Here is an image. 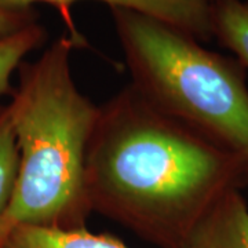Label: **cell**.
Returning <instances> with one entry per match:
<instances>
[{
	"mask_svg": "<svg viewBox=\"0 0 248 248\" xmlns=\"http://www.w3.org/2000/svg\"><path fill=\"white\" fill-rule=\"evenodd\" d=\"M248 163L164 115L131 84L105 105L90 142L86 193L91 211L161 248H182Z\"/></svg>",
	"mask_w": 248,
	"mask_h": 248,
	"instance_id": "cell-1",
	"label": "cell"
},
{
	"mask_svg": "<svg viewBox=\"0 0 248 248\" xmlns=\"http://www.w3.org/2000/svg\"><path fill=\"white\" fill-rule=\"evenodd\" d=\"M76 36H60L37 61L21 65L9 107L18 174L1 218L16 225L81 228L91 213L86 160L99 107L78 87L72 72Z\"/></svg>",
	"mask_w": 248,
	"mask_h": 248,
	"instance_id": "cell-2",
	"label": "cell"
},
{
	"mask_svg": "<svg viewBox=\"0 0 248 248\" xmlns=\"http://www.w3.org/2000/svg\"><path fill=\"white\" fill-rule=\"evenodd\" d=\"M110 13L135 91L248 163V87L239 65L157 18Z\"/></svg>",
	"mask_w": 248,
	"mask_h": 248,
	"instance_id": "cell-3",
	"label": "cell"
},
{
	"mask_svg": "<svg viewBox=\"0 0 248 248\" xmlns=\"http://www.w3.org/2000/svg\"><path fill=\"white\" fill-rule=\"evenodd\" d=\"M78 1L84 0H0V9L10 11H31L32 4H51L62 13ZM101 1L110 9H128L157 18L160 21L192 35L197 40L213 36L211 0H90Z\"/></svg>",
	"mask_w": 248,
	"mask_h": 248,
	"instance_id": "cell-4",
	"label": "cell"
},
{
	"mask_svg": "<svg viewBox=\"0 0 248 248\" xmlns=\"http://www.w3.org/2000/svg\"><path fill=\"white\" fill-rule=\"evenodd\" d=\"M182 248H248V205L237 189L208 208Z\"/></svg>",
	"mask_w": 248,
	"mask_h": 248,
	"instance_id": "cell-5",
	"label": "cell"
},
{
	"mask_svg": "<svg viewBox=\"0 0 248 248\" xmlns=\"http://www.w3.org/2000/svg\"><path fill=\"white\" fill-rule=\"evenodd\" d=\"M0 248H130L109 234L93 233L86 226L60 228L47 225H16Z\"/></svg>",
	"mask_w": 248,
	"mask_h": 248,
	"instance_id": "cell-6",
	"label": "cell"
},
{
	"mask_svg": "<svg viewBox=\"0 0 248 248\" xmlns=\"http://www.w3.org/2000/svg\"><path fill=\"white\" fill-rule=\"evenodd\" d=\"M213 35L248 69V0H211Z\"/></svg>",
	"mask_w": 248,
	"mask_h": 248,
	"instance_id": "cell-7",
	"label": "cell"
},
{
	"mask_svg": "<svg viewBox=\"0 0 248 248\" xmlns=\"http://www.w3.org/2000/svg\"><path fill=\"white\" fill-rule=\"evenodd\" d=\"M46 40V31L37 22H31L17 32L0 39V95L10 89L11 76L21 66L25 55Z\"/></svg>",
	"mask_w": 248,
	"mask_h": 248,
	"instance_id": "cell-8",
	"label": "cell"
},
{
	"mask_svg": "<svg viewBox=\"0 0 248 248\" xmlns=\"http://www.w3.org/2000/svg\"><path fill=\"white\" fill-rule=\"evenodd\" d=\"M18 174V151L9 108L0 110V219L9 208Z\"/></svg>",
	"mask_w": 248,
	"mask_h": 248,
	"instance_id": "cell-9",
	"label": "cell"
},
{
	"mask_svg": "<svg viewBox=\"0 0 248 248\" xmlns=\"http://www.w3.org/2000/svg\"><path fill=\"white\" fill-rule=\"evenodd\" d=\"M31 22H35V19L29 11H10L0 9V39L17 32Z\"/></svg>",
	"mask_w": 248,
	"mask_h": 248,
	"instance_id": "cell-10",
	"label": "cell"
},
{
	"mask_svg": "<svg viewBox=\"0 0 248 248\" xmlns=\"http://www.w3.org/2000/svg\"><path fill=\"white\" fill-rule=\"evenodd\" d=\"M7 231H9V229L4 226V223H3L1 219H0V244H1V241H3V239H4V236H6Z\"/></svg>",
	"mask_w": 248,
	"mask_h": 248,
	"instance_id": "cell-11",
	"label": "cell"
},
{
	"mask_svg": "<svg viewBox=\"0 0 248 248\" xmlns=\"http://www.w3.org/2000/svg\"><path fill=\"white\" fill-rule=\"evenodd\" d=\"M247 178H248V175H247Z\"/></svg>",
	"mask_w": 248,
	"mask_h": 248,
	"instance_id": "cell-12",
	"label": "cell"
}]
</instances>
